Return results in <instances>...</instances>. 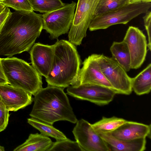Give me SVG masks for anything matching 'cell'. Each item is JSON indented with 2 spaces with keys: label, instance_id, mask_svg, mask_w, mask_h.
<instances>
[{
  "label": "cell",
  "instance_id": "6da1fadb",
  "mask_svg": "<svg viewBox=\"0 0 151 151\" xmlns=\"http://www.w3.org/2000/svg\"><path fill=\"white\" fill-rule=\"evenodd\" d=\"M42 29V15L33 11L10 12L0 31V55L11 57L28 51Z\"/></svg>",
  "mask_w": 151,
  "mask_h": 151
},
{
  "label": "cell",
  "instance_id": "7a4b0ae2",
  "mask_svg": "<svg viewBox=\"0 0 151 151\" xmlns=\"http://www.w3.org/2000/svg\"><path fill=\"white\" fill-rule=\"evenodd\" d=\"M64 89L51 86L41 88L34 95L30 116L51 125L60 121L76 123L78 120Z\"/></svg>",
  "mask_w": 151,
  "mask_h": 151
},
{
  "label": "cell",
  "instance_id": "3957f363",
  "mask_svg": "<svg viewBox=\"0 0 151 151\" xmlns=\"http://www.w3.org/2000/svg\"><path fill=\"white\" fill-rule=\"evenodd\" d=\"M53 45L52 67L45 78L48 86L64 88L78 85L81 60L75 45L64 40H58Z\"/></svg>",
  "mask_w": 151,
  "mask_h": 151
},
{
  "label": "cell",
  "instance_id": "277c9868",
  "mask_svg": "<svg viewBox=\"0 0 151 151\" xmlns=\"http://www.w3.org/2000/svg\"><path fill=\"white\" fill-rule=\"evenodd\" d=\"M8 83L34 96L42 88V76L24 60L15 57L0 58Z\"/></svg>",
  "mask_w": 151,
  "mask_h": 151
},
{
  "label": "cell",
  "instance_id": "5b68a950",
  "mask_svg": "<svg viewBox=\"0 0 151 151\" xmlns=\"http://www.w3.org/2000/svg\"><path fill=\"white\" fill-rule=\"evenodd\" d=\"M151 7V2L141 1L130 3L115 11L94 16L89 29L94 31L106 29L117 24H126L141 14H145Z\"/></svg>",
  "mask_w": 151,
  "mask_h": 151
},
{
  "label": "cell",
  "instance_id": "8992f818",
  "mask_svg": "<svg viewBox=\"0 0 151 151\" xmlns=\"http://www.w3.org/2000/svg\"><path fill=\"white\" fill-rule=\"evenodd\" d=\"M76 3L65 4L58 9L42 15L43 29L50 34L51 39H57L68 33L73 20Z\"/></svg>",
  "mask_w": 151,
  "mask_h": 151
},
{
  "label": "cell",
  "instance_id": "52a82bcc",
  "mask_svg": "<svg viewBox=\"0 0 151 151\" xmlns=\"http://www.w3.org/2000/svg\"><path fill=\"white\" fill-rule=\"evenodd\" d=\"M99 0H78L74 17L68 32L70 42L80 45L94 16Z\"/></svg>",
  "mask_w": 151,
  "mask_h": 151
},
{
  "label": "cell",
  "instance_id": "ba28073f",
  "mask_svg": "<svg viewBox=\"0 0 151 151\" xmlns=\"http://www.w3.org/2000/svg\"><path fill=\"white\" fill-rule=\"evenodd\" d=\"M101 70L117 94L126 95L132 92V78L112 57L96 54Z\"/></svg>",
  "mask_w": 151,
  "mask_h": 151
},
{
  "label": "cell",
  "instance_id": "9c48e42d",
  "mask_svg": "<svg viewBox=\"0 0 151 151\" xmlns=\"http://www.w3.org/2000/svg\"><path fill=\"white\" fill-rule=\"evenodd\" d=\"M67 92L68 94L76 99L88 101L100 106L109 104L117 94L109 88L88 83L70 86Z\"/></svg>",
  "mask_w": 151,
  "mask_h": 151
},
{
  "label": "cell",
  "instance_id": "30bf717a",
  "mask_svg": "<svg viewBox=\"0 0 151 151\" xmlns=\"http://www.w3.org/2000/svg\"><path fill=\"white\" fill-rule=\"evenodd\" d=\"M76 123L72 132L82 151H110L107 144L88 122L81 119Z\"/></svg>",
  "mask_w": 151,
  "mask_h": 151
},
{
  "label": "cell",
  "instance_id": "8fae6325",
  "mask_svg": "<svg viewBox=\"0 0 151 151\" xmlns=\"http://www.w3.org/2000/svg\"><path fill=\"white\" fill-rule=\"evenodd\" d=\"M123 40L129 52L131 69H138L144 62L147 54V43L145 35L138 28L130 26Z\"/></svg>",
  "mask_w": 151,
  "mask_h": 151
},
{
  "label": "cell",
  "instance_id": "7c38bea8",
  "mask_svg": "<svg viewBox=\"0 0 151 151\" xmlns=\"http://www.w3.org/2000/svg\"><path fill=\"white\" fill-rule=\"evenodd\" d=\"M82 64L79 73L78 85L86 83L96 85L115 91L102 73L96 54H93L86 58Z\"/></svg>",
  "mask_w": 151,
  "mask_h": 151
},
{
  "label": "cell",
  "instance_id": "4fadbf2b",
  "mask_svg": "<svg viewBox=\"0 0 151 151\" xmlns=\"http://www.w3.org/2000/svg\"><path fill=\"white\" fill-rule=\"evenodd\" d=\"M0 96L9 111L24 108L31 104L33 100L30 93L8 83L0 85Z\"/></svg>",
  "mask_w": 151,
  "mask_h": 151
},
{
  "label": "cell",
  "instance_id": "5bb4252c",
  "mask_svg": "<svg viewBox=\"0 0 151 151\" xmlns=\"http://www.w3.org/2000/svg\"><path fill=\"white\" fill-rule=\"evenodd\" d=\"M53 45L35 43L30 52L32 66L45 78L52 67L54 56Z\"/></svg>",
  "mask_w": 151,
  "mask_h": 151
},
{
  "label": "cell",
  "instance_id": "9a60e30c",
  "mask_svg": "<svg viewBox=\"0 0 151 151\" xmlns=\"http://www.w3.org/2000/svg\"><path fill=\"white\" fill-rule=\"evenodd\" d=\"M151 125L127 121L114 131L109 133L120 140H129L147 137L151 138Z\"/></svg>",
  "mask_w": 151,
  "mask_h": 151
},
{
  "label": "cell",
  "instance_id": "2e32d148",
  "mask_svg": "<svg viewBox=\"0 0 151 151\" xmlns=\"http://www.w3.org/2000/svg\"><path fill=\"white\" fill-rule=\"evenodd\" d=\"M99 135L107 144L110 151H143L146 148V138L126 140L116 138L110 133Z\"/></svg>",
  "mask_w": 151,
  "mask_h": 151
},
{
  "label": "cell",
  "instance_id": "e0dca14e",
  "mask_svg": "<svg viewBox=\"0 0 151 151\" xmlns=\"http://www.w3.org/2000/svg\"><path fill=\"white\" fill-rule=\"evenodd\" d=\"M50 138L42 134H31L22 144L14 151H47L52 144Z\"/></svg>",
  "mask_w": 151,
  "mask_h": 151
},
{
  "label": "cell",
  "instance_id": "ac0fdd59",
  "mask_svg": "<svg viewBox=\"0 0 151 151\" xmlns=\"http://www.w3.org/2000/svg\"><path fill=\"white\" fill-rule=\"evenodd\" d=\"M132 90L138 95L149 93L151 90V64L136 76L132 78Z\"/></svg>",
  "mask_w": 151,
  "mask_h": 151
},
{
  "label": "cell",
  "instance_id": "d6986e66",
  "mask_svg": "<svg viewBox=\"0 0 151 151\" xmlns=\"http://www.w3.org/2000/svg\"><path fill=\"white\" fill-rule=\"evenodd\" d=\"M112 58L127 72L131 68V58L126 43L123 40L121 42H114L110 48Z\"/></svg>",
  "mask_w": 151,
  "mask_h": 151
},
{
  "label": "cell",
  "instance_id": "ffe728a7",
  "mask_svg": "<svg viewBox=\"0 0 151 151\" xmlns=\"http://www.w3.org/2000/svg\"><path fill=\"white\" fill-rule=\"evenodd\" d=\"M123 118L113 116L110 118L104 116L99 121L91 124L95 131L100 135L111 133L127 122Z\"/></svg>",
  "mask_w": 151,
  "mask_h": 151
},
{
  "label": "cell",
  "instance_id": "44dd1931",
  "mask_svg": "<svg viewBox=\"0 0 151 151\" xmlns=\"http://www.w3.org/2000/svg\"><path fill=\"white\" fill-rule=\"evenodd\" d=\"M27 122L40 131L42 134L53 138L56 141L67 138L64 134L54 127L52 125L32 117L27 119Z\"/></svg>",
  "mask_w": 151,
  "mask_h": 151
},
{
  "label": "cell",
  "instance_id": "7402d4cb",
  "mask_svg": "<svg viewBox=\"0 0 151 151\" xmlns=\"http://www.w3.org/2000/svg\"><path fill=\"white\" fill-rule=\"evenodd\" d=\"M130 3V0H99L94 16L115 11Z\"/></svg>",
  "mask_w": 151,
  "mask_h": 151
},
{
  "label": "cell",
  "instance_id": "603a6c76",
  "mask_svg": "<svg viewBox=\"0 0 151 151\" xmlns=\"http://www.w3.org/2000/svg\"><path fill=\"white\" fill-rule=\"evenodd\" d=\"M33 11L46 13L59 9L65 4L61 0H29Z\"/></svg>",
  "mask_w": 151,
  "mask_h": 151
},
{
  "label": "cell",
  "instance_id": "cb8c5ba5",
  "mask_svg": "<svg viewBox=\"0 0 151 151\" xmlns=\"http://www.w3.org/2000/svg\"><path fill=\"white\" fill-rule=\"evenodd\" d=\"M82 151L81 147L76 141H72L66 138L57 140L53 142L47 151Z\"/></svg>",
  "mask_w": 151,
  "mask_h": 151
},
{
  "label": "cell",
  "instance_id": "d4e9b609",
  "mask_svg": "<svg viewBox=\"0 0 151 151\" xmlns=\"http://www.w3.org/2000/svg\"><path fill=\"white\" fill-rule=\"evenodd\" d=\"M2 4L16 11H33L29 0H4Z\"/></svg>",
  "mask_w": 151,
  "mask_h": 151
},
{
  "label": "cell",
  "instance_id": "484cf974",
  "mask_svg": "<svg viewBox=\"0 0 151 151\" xmlns=\"http://www.w3.org/2000/svg\"><path fill=\"white\" fill-rule=\"evenodd\" d=\"M0 96V132L4 130L8 123L10 114Z\"/></svg>",
  "mask_w": 151,
  "mask_h": 151
},
{
  "label": "cell",
  "instance_id": "4316f807",
  "mask_svg": "<svg viewBox=\"0 0 151 151\" xmlns=\"http://www.w3.org/2000/svg\"><path fill=\"white\" fill-rule=\"evenodd\" d=\"M144 25L146 30L148 37V43L147 44L149 50H151V12L148 11L145 13L143 17Z\"/></svg>",
  "mask_w": 151,
  "mask_h": 151
},
{
  "label": "cell",
  "instance_id": "83f0119b",
  "mask_svg": "<svg viewBox=\"0 0 151 151\" xmlns=\"http://www.w3.org/2000/svg\"><path fill=\"white\" fill-rule=\"evenodd\" d=\"M11 12L10 9L6 7L4 11L0 14V31L5 20Z\"/></svg>",
  "mask_w": 151,
  "mask_h": 151
},
{
  "label": "cell",
  "instance_id": "f1b7e54d",
  "mask_svg": "<svg viewBox=\"0 0 151 151\" xmlns=\"http://www.w3.org/2000/svg\"><path fill=\"white\" fill-rule=\"evenodd\" d=\"M6 83L8 84L4 73L0 58V85Z\"/></svg>",
  "mask_w": 151,
  "mask_h": 151
},
{
  "label": "cell",
  "instance_id": "f546056e",
  "mask_svg": "<svg viewBox=\"0 0 151 151\" xmlns=\"http://www.w3.org/2000/svg\"><path fill=\"white\" fill-rule=\"evenodd\" d=\"M6 6L0 3V14L4 11Z\"/></svg>",
  "mask_w": 151,
  "mask_h": 151
},
{
  "label": "cell",
  "instance_id": "4dcf8cb0",
  "mask_svg": "<svg viewBox=\"0 0 151 151\" xmlns=\"http://www.w3.org/2000/svg\"><path fill=\"white\" fill-rule=\"evenodd\" d=\"M131 3H137L142 1V0H130Z\"/></svg>",
  "mask_w": 151,
  "mask_h": 151
},
{
  "label": "cell",
  "instance_id": "1f68e13d",
  "mask_svg": "<svg viewBox=\"0 0 151 151\" xmlns=\"http://www.w3.org/2000/svg\"><path fill=\"white\" fill-rule=\"evenodd\" d=\"M5 150L4 147L0 145V151H4Z\"/></svg>",
  "mask_w": 151,
  "mask_h": 151
},
{
  "label": "cell",
  "instance_id": "d6a6232c",
  "mask_svg": "<svg viewBox=\"0 0 151 151\" xmlns=\"http://www.w3.org/2000/svg\"><path fill=\"white\" fill-rule=\"evenodd\" d=\"M142 1L146 2H151V0H142Z\"/></svg>",
  "mask_w": 151,
  "mask_h": 151
},
{
  "label": "cell",
  "instance_id": "836d02e7",
  "mask_svg": "<svg viewBox=\"0 0 151 151\" xmlns=\"http://www.w3.org/2000/svg\"><path fill=\"white\" fill-rule=\"evenodd\" d=\"M3 0H0V3L2 4Z\"/></svg>",
  "mask_w": 151,
  "mask_h": 151
},
{
  "label": "cell",
  "instance_id": "e575fe53",
  "mask_svg": "<svg viewBox=\"0 0 151 151\" xmlns=\"http://www.w3.org/2000/svg\"></svg>",
  "mask_w": 151,
  "mask_h": 151
}]
</instances>
